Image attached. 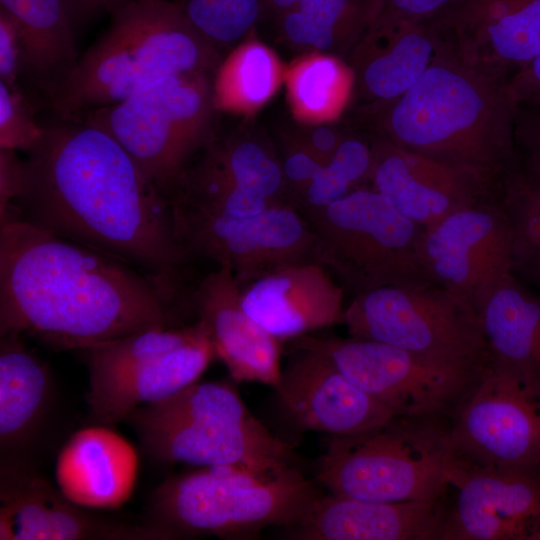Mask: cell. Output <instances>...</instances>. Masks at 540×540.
Listing matches in <instances>:
<instances>
[{"mask_svg": "<svg viewBox=\"0 0 540 540\" xmlns=\"http://www.w3.org/2000/svg\"><path fill=\"white\" fill-rule=\"evenodd\" d=\"M285 146L286 150L281 163L288 186L290 202L294 205L298 195L325 164L308 150L288 139H285Z\"/></svg>", "mask_w": 540, "mask_h": 540, "instance_id": "f35d334b", "label": "cell"}, {"mask_svg": "<svg viewBox=\"0 0 540 540\" xmlns=\"http://www.w3.org/2000/svg\"><path fill=\"white\" fill-rule=\"evenodd\" d=\"M284 80L292 114L301 124L332 123L352 99V72L332 55L304 54L286 69Z\"/></svg>", "mask_w": 540, "mask_h": 540, "instance_id": "4dcf8cb0", "label": "cell"}, {"mask_svg": "<svg viewBox=\"0 0 540 540\" xmlns=\"http://www.w3.org/2000/svg\"><path fill=\"white\" fill-rule=\"evenodd\" d=\"M435 24L464 60L508 78L540 55V0H458Z\"/></svg>", "mask_w": 540, "mask_h": 540, "instance_id": "ffe728a7", "label": "cell"}, {"mask_svg": "<svg viewBox=\"0 0 540 540\" xmlns=\"http://www.w3.org/2000/svg\"><path fill=\"white\" fill-rule=\"evenodd\" d=\"M422 254L435 284L479 313L511 274V229L499 187L425 227Z\"/></svg>", "mask_w": 540, "mask_h": 540, "instance_id": "9a60e30c", "label": "cell"}, {"mask_svg": "<svg viewBox=\"0 0 540 540\" xmlns=\"http://www.w3.org/2000/svg\"><path fill=\"white\" fill-rule=\"evenodd\" d=\"M535 469L480 466L463 460L451 487L456 504L441 539L540 538V477Z\"/></svg>", "mask_w": 540, "mask_h": 540, "instance_id": "e0dca14e", "label": "cell"}, {"mask_svg": "<svg viewBox=\"0 0 540 540\" xmlns=\"http://www.w3.org/2000/svg\"><path fill=\"white\" fill-rule=\"evenodd\" d=\"M465 462L498 468L540 465V379L489 358L449 415Z\"/></svg>", "mask_w": 540, "mask_h": 540, "instance_id": "7c38bea8", "label": "cell"}, {"mask_svg": "<svg viewBox=\"0 0 540 540\" xmlns=\"http://www.w3.org/2000/svg\"><path fill=\"white\" fill-rule=\"evenodd\" d=\"M55 403V386L44 362L20 341L1 335L0 463H31ZM34 465V464H32Z\"/></svg>", "mask_w": 540, "mask_h": 540, "instance_id": "484cf974", "label": "cell"}, {"mask_svg": "<svg viewBox=\"0 0 540 540\" xmlns=\"http://www.w3.org/2000/svg\"><path fill=\"white\" fill-rule=\"evenodd\" d=\"M343 323L351 337L393 345L429 360L480 368L489 358L476 309L439 286H385L353 296Z\"/></svg>", "mask_w": 540, "mask_h": 540, "instance_id": "8fae6325", "label": "cell"}, {"mask_svg": "<svg viewBox=\"0 0 540 540\" xmlns=\"http://www.w3.org/2000/svg\"><path fill=\"white\" fill-rule=\"evenodd\" d=\"M27 154L20 194L2 221L24 220L161 283L186 285L190 259L175 236L170 202L115 139L57 117L42 123Z\"/></svg>", "mask_w": 540, "mask_h": 540, "instance_id": "6da1fadb", "label": "cell"}, {"mask_svg": "<svg viewBox=\"0 0 540 540\" xmlns=\"http://www.w3.org/2000/svg\"><path fill=\"white\" fill-rule=\"evenodd\" d=\"M277 55L248 37L223 59L212 80L216 110L251 114L267 103L285 77Z\"/></svg>", "mask_w": 540, "mask_h": 540, "instance_id": "f546056e", "label": "cell"}, {"mask_svg": "<svg viewBox=\"0 0 540 540\" xmlns=\"http://www.w3.org/2000/svg\"><path fill=\"white\" fill-rule=\"evenodd\" d=\"M297 0H265L267 9H271L278 15L290 8Z\"/></svg>", "mask_w": 540, "mask_h": 540, "instance_id": "f6af8a7d", "label": "cell"}, {"mask_svg": "<svg viewBox=\"0 0 540 540\" xmlns=\"http://www.w3.org/2000/svg\"><path fill=\"white\" fill-rule=\"evenodd\" d=\"M509 89L517 104H540V55L510 77Z\"/></svg>", "mask_w": 540, "mask_h": 540, "instance_id": "7bdbcfd3", "label": "cell"}, {"mask_svg": "<svg viewBox=\"0 0 540 540\" xmlns=\"http://www.w3.org/2000/svg\"><path fill=\"white\" fill-rule=\"evenodd\" d=\"M191 296L196 321L231 378L275 387L282 372L281 341L246 313L231 270L216 266L192 287Z\"/></svg>", "mask_w": 540, "mask_h": 540, "instance_id": "7402d4cb", "label": "cell"}, {"mask_svg": "<svg viewBox=\"0 0 540 540\" xmlns=\"http://www.w3.org/2000/svg\"><path fill=\"white\" fill-rule=\"evenodd\" d=\"M21 44V76L47 103L76 68L75 24L66 0H0Z\"/></svg>", "mask_w": 540, "mask_h": 540, "instance_id": "4316f807", "label": "cell"}, {"mask_svg": "<svg viewBox=\"0 0 540 540\" xmlns=\"http://www.w3.org/2000/svg\"><path fill=\"white\" fill-rule=\"evenodd\" d=\"M442 42L435 23L382 9L344 60L353 76L358 106L393 100L428 69Z\"/></svg>", "mask_w": 540, "mask_h": 540, "instance_id": "44dd1931", "label": "cell"}, {"mask_svg": "<svg viewBox=\"0 0 540 540\" xmlns=\"http://www.w3.org/2000/svg\"><path fill=\"white\" fill-rule=\"evenodd\" d=\"M138 473L133 446L108 426L93 425L70 436L56 461L59 490L73 503L117 509L131 497Z\"/></svg>", "mask_w": 540, "mask_h": 540, "instance_id": "d4e9b609", "label": "cell"}, {"mask_svg": "<svg viewBox=\"0 0 540 540\" xmlns=\"http://www.w3.org/2000/svg\"><path fill=\"white\" fill-rule=\"evenodd\" d=\"M192 28L219 53L249 36L267 9L265 0H179Z\"/></svg>", "mask_w": 540, "mask_h": 540, "instance_id": "e575fe53", "label": "cell"}, {"mask_svg": "<svg viewBox=\"0 0 540 540\" xmlns=\"http://www.w3.org/2000/svg\"><path fill=\"white\" fill-rule=\"evenodd\" d=\"M23 160L14 150L0 149V212L3 216L19 196L22 184Z\"/></svg>", "mask_w": 540, "mask_h": 540, "instance_id": "b9f144b4", "label": "cell"}, {"mask_svg": "<svg viewBox=\"0 0 540 540\" xmlns=\"http://www.w3.org/2000/svg\"><path fill=\"white\" fill-rule=\"evenodd\" d=\"M514 139L521 168L540 183V104H517Z\"/></svg>", "mask_w": 540, "mask_h": 540, "instance_id": "8d00e7d4", "label": "cell"}, {"mask_svg": "<svg viewBox=\"0 0 540 540\" xmlns=\"http://www.w3.org/2000/svg\"><path fill=\"white\" fill-rule=\"evenodd\" d=\"M444 417L397 415L362 433L330 436L316 482L367 501L440 499L462 464Z\"/></svg>", "mask_w": 540, "mask_h": 540, "instance_id": "52a82bcc", "label": "cell"}, {"mask_svg": "<svg viewBox=\"0 0 540 540\" xmlns=\"http://www.w3.org/2000/svg\"><path fill=\"white\" fill-rule=\"evenodd\" d=\"M32 464L0 463L1 540H165L156 529L87 512Z\"/></svg>", "mask_w": 540, "mask_h": 540, "instance_id": "2e32d148", "label": "cell"}, {"mask_svg": "<svg viewBox=\"0 0 540 540\" xmlns=\"http://www.w3.org/2000/svg\"><path fill=\"white\" fill-rule=\"evenodd\" d=\"M290 352L291 358L275 389L282 408L301 430L349 436L379 427L397 416L323 354L308 349Z\"/></svg>", "mask_w": 540, "mask_h": 540, "instance_id": "ac0fdd59", "label": "cell"}, {"mask_svg": "<svg viewBox=\"0 0 540 540\" xmlns=\"http://www.w3.org/2000/svg\"><path fill=\"white\" fill-rule=\"evenodd\" d=\"M383 9L382 0H297L278 15L281 39L345 60Z\"/></svg>", "mask_w": 540, "mask_h": 540, "instance_id": "f1b7e54d", "label": "cell"}, {"mask_svg": "<svg viewBox=\"0 0 540 540\" xmlns=\"http://www.w3.org/2000/svg\"><path fill=\"white\" fill-rule=\"evenodd\" d=\"M107 33L79 58L70 77L47 103L57 117L120 103L171 75L216 72L221 53L168 0H134L113 15Z\"/></svg>", "mask_w": 540, "mask_h": 540, "instance_id": "277c9868", "label": "cell"}, {"mask_svg": "<svg viewBox=\"0 0 540 540\" xmlns=\"http://www.w3.org/2000/svg\"><path fill=\"white\" fill-rule=\"evenodd\" d=\"M321 495L297 466L273 473L201 467L169 477L154 489L145 524L165 540L254 539L267 527H293Z\"/></svg>", "mask_w": 540, "mask_h": 540, "instance_id": "5b68a950", "label": "cell"}, {"mask_svg": "<svg viewBox=\"0 0 540 540\" xmlns=\"http://www.w3.org/2000/svg\"><path fill=\"white\" fill-rule=\"evenodd\" d=\"M21 77V44L12 19L0 10V81L19 87Z\"/></svg>", "mask_w": 540, "mask_h": 540, "instance_id": "ab89813d", "label": "cell"}, {"mask_svg": "<svg viewBox=\"0 0 540 540\" xmlns=\"http://www.w3.org/2000/svg\"><path fill=\"white\" fill-rule=\"evenodd\" d=\"M202 150L198 162L239 188L273 206L291 204L281 159L264 140L245 134L214 137Z\"/></svg>", "mask_w": 540, "mask_h": 540, "instance_id": "1f68e13d", "label": "cell"}, {"mask_svg": "<svg viewBox=\"0 0 540 540\" xmlns=\"http://www.w3.org/2000/svg\"><path fill=\"white\" fill-rule=\"evenodd\" d=\"M119 1H120L121 6L124 7L125 5L129 4L130 2L134 0H119Z\"/></svg>", "mask_w": 540, "mask_h": 540, "instance_id": "bcb514c9", "label": "cell"}, {"mask_svg": "<svg viewBox=\"0 0 540 540\" xmlns=\"http://www.w3.org/2000/svg\"><path fill=\"white\" fill-rule=\"evenodd\" d=\"M302 214L314 233L318 262L353 296L385 286L437 285L423 259L425 227L371 186Z\"/></svg>", "mask_w": 540, "mask_h": 540, "instance_id": "ba28073f", "label": "cell"}, {"mask_svg": "<svg viewBox=\"0 0 540 540\" xmlns=\"http://www.w3.org/2000/svg\"><path fill=\"white\" fill-rule=\"evenodd\" d=\"M509 79L467 62L442 36L433 62L405 93L358 106V116L370 135L500 183L519 164Z\"/></svg>", "mask_w": 540, "mask_h": 540, "instance_id": "3957f363", "label": "cell"}, {"mask_svg": "<svg viewBox=\"0 0 540 540\" xmlns=\"http://www.w3.org/2000/svg\"><path fill=\"white\" fill-rule=\"evenodd\" d=\"M210 74L192 71L162 78L77 119L115 139L168 199L193 156L214 138Z\"/></svg>", "mask_w": 540, "mask_h": 540, "instance_id": "9c48e42d", "label": "cell"}, {"mask_svg": "<svg viewBox=\"0 0 540 540\" xmlns=\"http://www.w3.org/2000/svg\"><path fill=\"white\" fill-rule=\"evenodd\" d=\"M478 314L489 354L540 379V294L511 273Z\"/></svg>", "mask_w": 540, "mask_h": 540, "instance_id": "83f0119b", "label": "cell"}, {"mask_svg": "<svg viewBox=\"0 0 540 540\" xmlns=\"http://www.w3.org/2000/svg\"><path fill=\"white\" fill-rule=\"evenodd\" d=\"M438 500L376 502L321 495L286 538L293 540L441 539L445 513Z\"/></svg>", "mask_w": 540, "mask_h": 540, "instance_id": "cb8c5ba5", "label": "cell"}, {"mask_svg": "<svg viewBox=\"0 0 540 540\" xmlns=\"http://www.w3.org/2000/svg\"><path fill=\"white\" fill-rule=\"evenodd\" d=\"M373 165L368 185L402 215L428 227L496 190L500 183L369 136Z\"/></svg>", "mask_w": 540, "mask_h": 540, "instance_id": "d6986e66", "label": "cell"}, {"mask_svg": "<svg viewBox=\"0 0 540 540\" xmlns=\"http://www.w3.org/2000/svg\"><path fill=\"white\" fill-rule=\"evenodd\" d=\"M511 229V273L540 294V183L520 163L500 182Z\"/></svg>", "mask_w": 540, "mask_h": 540, "instance_id": "d6a6232c", "label": "cell"}, {"mask_svg": "<svg viewBox=\"0 0 540 540\" xmlns=\"http://www.w3.org/2000/svg\"><path fill=\"white\" fill-rule=\"evenodd\" d=\"M158 463L234 466L259 473L294 467L293 447L248 410L230 384L194 382L124 419Z\"/></svg>", "mask_w": 540, "mask_h": 540, "instance_id": "8992f818", "label": "cell"}, {"mask_svg": "<svg viewBox=\"0 0 540 540\" xmlns=\"http://www.w3.org/2000/svg\"><path fill=\"white\" fill-rule=\"evenodd\" d=\"M171 212L175 236L188 258L229 268L241 289L282 268L318 262L312 228L294 205L240 218Z\"/></svg>", "mask_w": 540, "mask_h": 540, "instance_id": "5bb4252c", "label": "cell"}, {"mask_svg": "<svg viewBox=\"0 0 540 540\" xmlns=\"http://www.w3.org/2000/svg\"><path fill=\"white\" fill-rule=\"evenodd\" d=\"M332 123L301 124L288 132L286 139L308 150L326 165L347 136Z\"/></svg>", "mask_w": 540, "mask_h": 540, "instance_id": "74e56055", "label": "cell"}, {"mask_svg": "<svg viewBox=\"0 0 540 540\" xmlns=\"http://www.w3.org/2000/svg\"><path fill=\"white\" fill-rule=\"evenodd\" d=\"M458 0H382L383 9L417 21L436 23Z\"/></svg>", "mask_w": 540, "mask_h": 540, "instance_id": "60d3db41", "label": "cell"}, {"mask_svg": "<svg viewBox=\"0 0 540 540\" xmlns=\"http://www.w3.org/2000/svg\"><path fill=\"white\" fill-rule=\"evenodd\" d=\"M38 102L19 87L0 81V149L28 152L42 134L36 120Z\"/></svg>", "mask_w": 540, "mask_h": 540, "instance_id": "d590c367", "label": "cell"}, {"mask_svg": "<svg viewBox=\"0 0 540 540\" xmlns=\"http://www.w3.org/2000/svg\"><path fill=\"white\" fill-rule=\"evenodd\" d=\"M288 346L323 354L354 384L405 416L450 415L483 367L446 365L354 337L306 334L288 340Z\"/></svg>", "mask_w": 540, "mask_h": 540, "instance_id": "4fadbf2b", "label": "cell"}, {"mask_svg": "<svg viewBox=\"0 0 540 540\" xmlns=\"http://www.w3.org/2000/svg\"><path fill=\"white\" fill-rule=\"evenodd\" d=\"M73 22H83L92 16L108 12L114 14L122 8L119 0H66Z\"/></svg>", "mask_w": 540, "mask_h": 540, "instance_id": "ee69618b", "label": "cell"}, {"mask_svg": "<svg viewBox=\"0 0 540 540\" xmlns=\"http://www.w3.org/2000/svg\"><path fill=\"white\" fill-rule=\"evenodd\" d=\"M191 289L24 220L1 223L0 332L55 349H87L134 333L187 324Z\"/></svg>", "mask_w": 540, "mask_h": 540, "instance_id": "7a4b0ae2", "label": "cell"}, {"mask_svg": "<svg viewBox=\"0 0 540 540\" xmlns=\"http://www.w3.org/2000/svg\"><path fill=\"white\" fill-rule=\"evenodd\" d=\"M372 165L369 137L347 134L329 163L318 170L298 195L295 206L302 213L329 206L351 191L368 185Z\"/></svg>", "mask_w": 540, "mask_h": 540, "instance_id": "836d02e7", "label": "cell"}, {"mask_svg": "<svg viewBox=\"0 0 540 540\" xmlns=\"http://www.w3.org/2000/svg\"><path fill=\"white\" fill-rule=\"evenodd\" d=\"M345 289L320 262L291 265L241 289L246 313L282 341L343 322Z\"/></svg>", "mask_w": 540, "mask_h": 540, "instance_id": "603a6c76", "label": "cell"}, {"mask_svg": "<svg viewBox=\"0 0 540 540\" xmlns=\"http://www.w3.org/2000/svg\"><path fill=\"white\" fill-rule=\"evenodd\" d=\"M84 352L90 418L95 425L108 427L124 421L135 408L166 399L198 381L216 358L198 321L143 330Z\"/></svg>", "mask_w": 540, "mask_h": 540, "instance_id": "30bf717a", "label": "cell"}]
</instances>
